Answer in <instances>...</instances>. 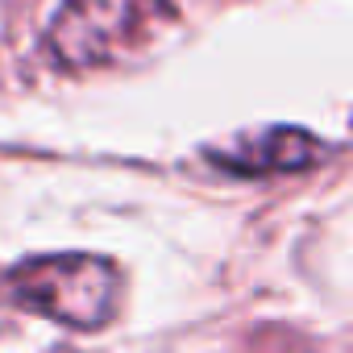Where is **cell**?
<instances>
[{"instance_id": "6da1fadb", "label": "cell", "mask_w": 353, "mask_h": 353, "mask_svg": "<svg viewBox=\"0 0 353 353\" xmlns=\"http://www.w3.org/2000/svg\"><path fill=\"white\" fill-rule=\"evenodd\" d=\"M166 0H67L54 13L46 50L63 71H96L145 46L158 26H170Z\"/></svg>"}, {"instance_id": "7a4b0ae2", "label": "cell", "mask_w": 353, "mask_h": 353, "mask_svg": "<svg viewBox=\"0 0 353 353\" xmlns=\"http://www.w3.org/2000/svg\"><path fill=\"white\" fill-rule=\"evenodd\" d=\"M13 295L67 328H104L121 299V270L96 254H46L21 262L13 274Z\"/></svg>"}, {"instance_id": "3957f363", "label": "cell", "mask_w": 353, "mask_h": 353, "mask_svg": "<svg viewBox=\"0 0 353 353\" xmlns=\"http://www.w3.org/2000/svg\"><path fill=\"white\" fill-rule=\"evenodd\" d=\"M320 158H324V141H316L303 129H266L258 137H245L212 154V162L233 174H287V170L316 166Z\"/></svg>"}]
</instances>
